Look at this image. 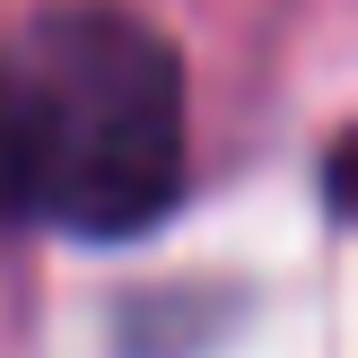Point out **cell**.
I'll use <instances>...</instances> for the list:
<instances>
[{
    "label": "cell",
    "instance_id": "2",
    "mask_svg": "<svg viewBox=\"0 0 358 358\" xmlns=\"http://www.w3.org/2000/svg\"><path fill=\"white\" fill-rule=\"evenodd\" d=\"M245 289L236 280H166V289H131L114 306V358H210L236 332Z\"/></svg>",
    "mask_w": 358,
    "mask_h": 358
},
{
    "label": "cell",
    "instance_id": "1",
    "mask_svg": "<svg viewBox=\"0 0 358 358\" xmlns=\"http://www.w3.org/2000/svg\"><path fill=\"white\" fill-rule=\"evenodd\" d=\"M192 192L184 52L122 0H44L0 35V227L131 245Z\"/></svg>",
    "mask_w": 358,
    "mask_h": 358
}]
</instances>
